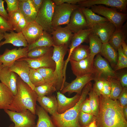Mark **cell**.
I'll use <instances>...</instances> for the list:
<instances>
[{
    "label": "cell",
    "mask_w": 127,
    "mask_h": 127,
    "mask_svg": "<svg viewBox=\"0 0 127 127\" xmlns=\"http://www.w3.org/2000/svg\"><path fill=\"white\" fill-rule=\"evenodd\" d=\"M99 107L95 117L97 127H127L122 107L117 100L99 96Z\"/></svg>",
    "instance_id": "cell-1"
},
{
    "label": "cell",
    "mask_w": 127,
    "mask_h": 127,
    "mask_svg": "<svg viewBox=\"0 0 127 127\" xmlns=\"http://www.w3.org/2000/svg\"><path fill=\"white\" fill-rule=\"evenodd\" d=\"M37 96L35 91L19 76L17 80V92L9 110L22 112L27 110L36 115Z\"/></svg>",
    "instance_id": "cell-2"
},
{
    "label": "cell",
    "mask_w": 127,
    "mask_h": 127,
    "mask_svg": "<svg viewBox=\"0 0 127 127\" xmlns=\"http://www.w3.org/2000/svg\"><path fill=\"white\" fill-rule=\"evenodd\" d=\"M92 87L90 82L83 88L79 99L73 107L63 113L57 112L52 115L51 119L56 127H82L78 121L79 114L82 104Z\"/></svg>",
    "instance_id": "cell-3"
},
{
    "label": "cell",
    "mask_w": 127,
    "mask_h": 127,
    "mask_svg": "<svg viewBox=\"0 0 127 127\" xmlns=\"http://www.w3.org/2000/svg\"><path fill=\"white\" fill-rule=\"evenodd\" d=\"M69 44H65L59 46L53 45L52 58L55 64L54 72L57 80L56 91H61L64 87L63 75L65 64L64 59L68 50Z\"/></svg>",
    "instance_id": "cell-4"
},
{
    "label": "cell",
    "mask_w": 127,
    "mask_h": 127,
    "mask_svg": "<svg viewBox=\"0 0 127 127\" xmlns=\"http://www.w3.org/2000/svg\"><path fill=\"white\" fill-rule=\"evenodd\" d=\"M55 5L52 0H44L35 21L44 31L50 34L54 30L52 21Z\"/></svg>",
    "instance_id": "cell-5"
},
{
    "label": "cell",
    "mask_w": 127,
    "mask_h": 127,
    "mask_svg": "<svg viewBox=\"0 0 127 127\" xmlns=\"http://www.w3.org/2000/svg\"><path fill=\"white\" fill-rule=\"evenodd\" d=\"M91 9L94 13L103 16L115 26L116 30L120 29L127 19V13L118 11L116 9L109 8L103 5H95Z\"/></svg>",
    "instance_id": "cell-6"
},
{
    "label": "cell",
    "mask_w": 127,
    "mask_h": 127,
    "mask_svg": "<svg viewBox=\"0 0 127 127\" xmlns=\"http://www.w3.org/2000/svg\"><path fill=\"white\" fill-rule=\"evenodd\" d=\"M93 65L95 70L94 80H107L109 78L119 79L118 74L108 63L100 54L96 55L94 60Z\"/></svg>",
    "instance_id": "cell-7"
},
{
    "label": "cell",
    "mask_w": 127,
    "mask_h": 127,
    "mask_svg": "<svg viewBox=\"0 0 127 127\" xmlns=\"http://www.w3.org/2000/svg\"><path fill=\"white\" fill-rule=\"evenodd\" d=\"M79 7L78 4L66 3L56 5L52 21V26L54 29L61 25L68 24L72 12Z\"/></svg>",
    "instance_id": "cell-8"
},
{
    "label": "cell",
    "mask_w": 127,
    "mask_h": 127,
    "mask_svg": "<svg viewBox=\"0 0 127 127\" xmlns=\"http://www.w3.org/2000/svg\"><path fill=\"white\" fill-rule=\"evenodd\" d=\"M4 110L13 123L14 127H36V116L29 110L22 112L6 109Z\"/></svg>",
    "instance_id": "cell-9"
},
{
    "label": "cell",
    "mask_w": 127,
    "mask_h": 127,
    "mask_svg": "<svg viewBox=\"0 0 127 127\" xmlns=\"http://www.w3.org/2000/svg\"><path fill=\"white\" fill-rule=\"evenodd\" d=\"M77 4L80 7L88 8L95 5H104L127 13V0H82Z\"/></svg>",
    "instance_id": "cell-10"
},
{
    "label": "cell",
    "mask_w": 127,
    "mask_h": 127,
    "mask_svg": "<svg viewBox=\"0 0 127 127\" xmlns=\"http://www.w3.org/2000/svg\"><path fill=\"white\" fill-rule=\"evenodd\" d=\"M94 58L90 56L79 61L70 60L71 69L74 74L76 77L92 74H94L95 70L93 65Z\"/></svg>",
    "instance_id": "cell-11"
},
{
    "label": "cell",
    "mask_w": 127,
    "mask_h": 127,
    "mask_svg": "<svg viewBox=\"0 0 127 127\" xmlns=\"http://www.w3.org/2000/svg\"><path fill=\"white\" fill-rule=\"evenodd\" d=\"M94 79L93 74H87L81 76L76 77L70 83L66 82L63 88L60 91L63 94L68 92L70 94L75 92L81 95L82 89L89 82Z\"/></svg>",
    "instance_id": "cell-12"
},
{
    "label": "cell",
    "mask_w": 127,
    "mask_h": 127,
    "mask_svg": "<svg viewBox=\"0 0 127 127\" xmlns=\"http://www.w3.org/2000/svg\"><path fill=\"white\" fill-rule=\"evenodd\" d=\"M28 52V47L11 50L6 48L2 54L0 55V61L2 64L3 67H8L18 60L27 58Z\"/></svg>",
    "instance_id": "cell-13"
},
{
    "label": "cell",
    "mask_w": 127,
    "mask_h": 127,
    "mask_svg": "<svg viewBox=\"0 0 127 127\" xmlns=\"http://www.w3.org/2000/svg\"><path fill=\"white\" fill-rule=\"evenodd\" d=\"M66 27L74 34L82 30L90 29L80 7L72 12L69 22Z\"/></svg>",
    "instance_id": "cell-14"
},
{
    "label": "cell",
    "mask_w": 127,
    "mask_h": 127,
    "mask_svg": "<svg viewBox=\"0 0 127 127\" xmlns=\"http://www.w3.org/2000/svg\"><path fill=\"white\" fill-rule=\"evenodd\" d=\"M92 33L91 29H87L81 30L78 32L74 34L69 45V48L68 57L65 61L63 69V74L66 75V70L67 64L69 61V58L73 50L76 47L84 42H89V36Z\"/></svg>",
    "instance_id": "cell-15"
},
{
    "label": "cell",
    "mask_w": 127,
    "mask_h": 127,
    "mask_svg": "<svg viewBox=\"0 0 127 127\" xmlns=\"http://www.w3.org/2000/svg\"><path fill=\"white\" fill-rule=\"evenodd\" d=\"M91 29L92 33L97 36L102 43L104 44L108 42L116 28L113 24L108 21L95 24Z\"/></svg>",
    "instance_id": "cell-16"
},
{
    "label": "cell",
    "mask_w": 127,
    "mask_h": 127,
    "mask_svg": "<svg viewBox=\"0 0 127 127\" xmlns=\"http://www.w3.org/2000/svg\"><path fill=\"white\" fill-rule=\"evenodd\" d=\"M8 67L11 71L17 74L24 82L34 90L35 87L31 83L29 77L31 68L26 61L21 59L15 62Z\"/></svg>",
    "instance_id": "cell-17"
},
{
    "label": "cell",
    "mask_w": 127,
    "mask_h": 127,
    "mask_svg": "<svg viewBox=\"0 0 127 127\" xmlns=\"http://www.w3.org/2000/svg\"><path fill=\"white\" fill-rule=\"evenodd\" d=\"M18 76L11 71L8 67H3L0 73V80L7 87L14 95L17 92V80Z\"/></svg>",
    "instance_id": "cell-18"
},
{
    "label": "cell",
    "mask_w": 127,
    "mask_h": 127,
    "mask_svg": "<svg viewBox=\"0 0 127 127\" xmlns=\"http://www.w3.org/2000/svg\"><path fill=\"white\" fill-rule=\"evenodd\" d=\"M52 54L53 51L37 58H26L21 59L26 61L31 68L36 69L41 67H46L55 69V64L52 58Z\"/></svg>",
    "instance_id": "cell-19"
},
{
    "label": "cell",
    "mask_w": 127,
    "mask_h": 127,
    "mask_svg": "<svg viewBox=\"0 0 127 127\" xmlns=\"http://www.w3.org/2000/svg\"><path fill=\"white\" fill-rule=\"evenodd\" d=\"M66 27L59 26L55 28L51 33L52 35L54 45L59 46L65 44H69L74 34Z\"/></svg>",
    "instance_id": "cell-20"
},
{
    "label": "cell",
    "mask_w": 127,
    "mask_h": 127,
    "mask_svg": "<svg viewBox=\"0 0 127 127\" xmlns=\"http://www.w3.org/2000/svg\"><path fill=\"white\" fill-rule=\"evenodd\" d=\"M57 94V112L60 114L63 113L73 107L78 101L81 96V95L77 93L72 97L68 98L59 91H58Z\"/></svg>",
    "instance_id": "cell-21"
},
{
    "label": "cell",
    "mask_w": 127,
    "mask_h": 127,
    "mask_svg": "<svg viewBox=\"0 0 127 127\" xmlns=\"http://www.w3.org/2000/svg\"><path fill=\"white\" fill-rule=\"evenodd\" d=\"M43 31L42 27L35 21L28 23L22 32L29 46L40 37Z\"/></svg>",
    "instance_id": "cell-22"
},
{
    "label": "cell",
    "mask_w": 127,
    "mask_h": 127,
    "mask_svg": "<svg viewBox=\"0 0 127 127\" xmlns=\"http://www.w3.org/2000/svg\"><path fill=\"white\" fill-rule=\"evenodd\" d=\"M4 34L5 40L0 42V47L7 44L16 47H28V44L22 32H16L11 31L9 33L6 32Z\"/></svg>",
    "instance_id": "cell-23"
},
{
    "label": "cell",
    "mask_w": 127,
    "mask_h": 127,
    "mask_svg": "<svg viewBox=\"0 0 127 127\" xmlns=\"http://www.w3.org/2000/svg\"><path fill=\"white\" fill-rule=\"evenodd\" d=\"M19 9L28 23L35 22L37 14L31 0H19Z\"/></svg>",
    "instance_id": "cell-24"
},
{
    "label": "cell",
    "mask_w": 127,
    "mask_h": 127,
    "mask_svg": "<svg viewBox=\"0 0 127 127\" xmlns=\"http://www.w3.org/2000/svg\"><path fill=\"white\" fill-rule=\"evenodd\" d=\"M127 36V22L119 29L116 30L109 39L108 43L116 51L125 41Z\"/></svg>",
    "instance_id": "cell-25"
},
{
    "label": "cell",
    "mask_w": 127,
    "mask_h": 127,
    "mask_svg": "<svg viewBox=\"0 0 127 127\" xmlns=\"http://www.w3.org/2000/svg\"><path fill=\"white\" fill-rule=\"evenodd\" d=\"M37 101L42 107L52 115L57 112V102L55 95L38 97Z\"/></svg>",
    "instance_id": "cell-26"
},
{
    "label": "cell",
    "mask_w": 127,
    "mask_h": 127,
    "mask_svg": "<svg viewBox=\"0 0 127 127\" xmlns=\"http://www.w3.org/2000/svg\"><path fill=\"white\" fill-rule=\"evenodd\" d=\"M14 96L8 88L0 82V109L9 110Z\"/></svg>",
    "instance_id": "cell-27"
},
{
    "label": "cell",
    "mask_w": 127,
    "mask_h": 127,
    "mask_svg": "<svg viewBox=\"0 0 127 127\" xmlns=\"http://www.w3.org/2000/svg\"><path fill=\"white\" fill-rule=\"evenodd\" d=\"M80 8L84 15L89 28L91 29L95 24L108 21L105 17L95 14L90 8L84 7H80Z\"/></svg>",
    "instance_id": "cell-28"
},
{
    "label": "cell",
    "mask_w": 127,
    "mask_h": 127,
    "mask_svg": "<svg viewBox=\"0 0 127 127\" xmlns=\"http://www.w3.org/2000/svg\"><path fill=\"white\" fill-rule=\"evenodd\" d=\"M36 114L38 117L36 127H56L48 113L41 106L37 105L36 107Z\"/></svg>",
    "instance_id": "cell-29"
},
{
    "label": "cell",
    "mask_w": 127,
    "mask_h": 127,
    "mask_svg": "<svg viewBox=\"0 0 127 127\" xmlns=\"http://www.w3.org/2000/svg\"><path fill=\"white\" fill-rule=\"evenodd\" d=\"M99 53L107 59L111 65L115 67L118 60V52L108 42L102 44Z\"/></svg>",
    "instance_id": "cell-30"
},
{
    "label": "cell",
    "mask_w": 127,
    "mask_h": 127,
    "mask_svg": "<svg viewBox=\"0 0 127 127\" xmlns=\"http://www.w3.org/2000/svg\"><path fill=\"white\" fill-rule=\"evenodd\" d=\"M53 42L51 34L44 31L40 37L35 42L29 45L28 52L38 47H51L53 45Z\"/></svg>",
    "instance_id": "cell-31"
},
{
    "label": "cell",
    "mask_w": 127,
    "mask_h": 127,
    "mask_svg": "<svg viewBox=\"0 0 127 127\" xmlns=\"http://www.w3.org/2000/svg\"><path fill=\"white\" fill-rule=\"evenodd\" d=\"M90 56V51L89 46L81 44L73 50L70 57L69 60L79 61Z\"/></svg>",
    "instance_id": "cell-32"
},
{
    "label": "cell",
    "mask_w": 127,
    "mask_h": 127,
    "mask_svg": "<svg viewBox=\"0 0 127 127\" xmlns=\"http://www.w3.org/2000/svg\"><path fill=\"white\" fill-rule=\"evenodd\" d=\"M89 39L90 56L94 58L96 55L100 52L102 43L99 38L92 33L89 35Z\"/></svg>",
    "instance_id": "cell-33"
},
{
    "label": "cell",
    "mask_w": 127,
    "mask_h": 127,
    "mask_svg": "<svg viewBox=\"0 0 127 127\" xmlns=\"http://www.w3.org/2000/svg\"><path fill=\"white\" fill-rule=\"evenodd\" d=\"M36 70L42 75L45 82L52 85L56 88L57 82L54 72L55 69L50 68L42 67Z\"/></svg>",
    "instance_id": "cell-34"
},
{
    "label": "cell",
    "mask_w": 127,
    "mask_h": 127,
    "mask_svg": "<svg viewBox=\"0 0 127 127\" xmlns=\"http://www.w3.org/2000/svg\"><path fill=\"white\" fill-rule=\"evenodd\" d=\"M88 98L92 114L95 117L98 114L99 107V97L92 88L88 92Z\"/></svg>",
    "instance_id": "cell-35"
},
{
    "label": "cell",
    "mask_w": 127,
    "mask_h": 127,
    "mask_svg": "<svg viewBox=\"0 0 127 127\" xmlns=\"http://www.w3.org/2000/svg\"><path fill=\"white\" fill-rule=\"evenodd\" d=\"M107 80L110 82L111 87V91L110 98L113 100H117L123 88L118 79L109 78Z\"/></svg>",
    "instance_id": "cell-36"
},
{
    "label": "cell",
    "mask_w": 127,
    "mask_h": 127,
    "mask_svg": "<svg viewBox=\"0 0 127 127\" xmlns=\"http://www.w3.org/2000/svg\"><path fill=\"white\" fill-rule=\"evenodd\" d=\"M34 91L38 97L50 95L56 91L55 87L52 85L45 82L39 86L35 87Z\"/></svg>",
    "instance_id": "cell-37"
},
{
    "label": "cell",
    "mask_w": 127,
    "mask_h": 127,
    "mask_svg": "<svg viewBox=\"0 0 127 127\" xmlns=\"http://www.w3.org/2000/svg\"><path fill=\"white\" fill-rule=\"evenodd\" d=\"M53 47H38L35 48L28 52L27 58L36 59L40 57L53 51Z\"/></svg>",
    "instance_id": "cell-38"
},
{
    "label": "cell",
    "mask_w": 127,
    "mask_h": 127,
    "mask_svg": "<svg viewBox=\"0 0 127 127\" xmlns=\"http://www.w3.org/2000/svg\"><path fill=\"white\" fill-rule=\"evenodd\" d=\"M29 77L31 83L35 87L45 83L42 76L36 69L30 68Z\"/></svg>",
    "instance_id": "cell-39"
},
{
    "label": "cell",
    "mask_w": 127,
    "mask_h": 127,
    "mask_svg": "<svg viewBox=\"0 0 127 127\" xmlns=\"http://www.w3.org/2000/svg\"><path fill=\"white\" fill-rule=\"evenodd\" d=\"M95 118V116L92 114L86 113L80 110L78 115V121L82 127H86Z\"/></svg>",
    "instance_id": "cell-40"
},
{
    "label": "cell",
    "mask_w": 127,
    "mask_h": 127,
    "mask_svg": "<svg viewBox=\"0 0 127 127\" xmlns=\"http://www.w3.org/2000/svg\"><path fill=\"white\" fill-rule=\"evenodd\" d=\"M117 51L118 59L115 67V71L127 67V57L123 53L121 46L118 48Z\"/></svg>",
    "instance_id": "cell-41"
},
{
    "label": "cell",
    "mask_w": 127,
    "mask_h": 127,
    "mask_svg": "<svg viewBox=\"0 0 127 127\" xmlns=\"http://www.w3.org/2000/svg\"><path fill=\"white\" fill-rule=\"evenodd\" d=\"M8 14V20L12 26L13 31H15L22 14L19 9Z\"/></svg>",
    "instance_id": "cell-42"
},
{
    "label": "cell",
    "mask_w": 127,
    "mask_h": 127,
    "mask_svg": "<svg viewBox=\"0 0 127 127\" xmlns=\"http://www.w3.org/2000/svg\"><path fill=\"white\" fill-rule=\"evenodd\" d=\"M11 31H13L11 25L8 20L0 15V33H4Z\"/></svg>",
    "instance_id": "cell-43"
},
{
    "label": "cell",
    "mask_w": 127,
    "mask_h": 127,
    "mask_svg": "<svg viewBox=\"0 0 127 127\" xmlns=\"http://www.w3.org/2000/svg\"><path fill=\"white\" fill-rule=\"evenodd\" d=\"M7 5V11L10 13L19 9V0H5Z\"/></svg>",
    "instance_id": "cell-44"
},
{
    "label": "cell",
    "mask_w": 127,
    "mask_h": 127,
    "mask_svg": "<svg viewBox=\"0 0 127 127\" xmlns=\"http://www.w3.org/2000/svg\"><path fill=\"white\" fill-rule=\"evenodd\" d=\"M117 100L122 107L127 106V87L123 88Z\"/></svg>",
    "instance_id": "cell-45"
},
{
    "label": "cell",
    "mask_w": 127,
    "mask_h": 127,
    "mask_svg": "<svg viewBox=\"0 0 127 127\" xmlns=\"http://www.w3.org/2000/svg\"><path fill=\"white\" fill-rule=\"evenodd\" d=\"M104 80H102L95 81L92 88L99 96L101 95L103 91L104 86Z\"/></svg>",
    "instance_id": "cell-46"
},
{
    "label": "cell",
    "mask_w": 127,
    "mask_h": 127,
    "mask_svg": "<svg viewBox=\"0 0 127 127\" xmlns=\"http://www.w3.org/2000/svg\"><path fill=\"white\" fill-rule=\"evenodd\" d=\"M111 91V87L110 82L107 80H104V86L101 95L103 97H110Z\"/></svg>",
    "instance_id": "cell-47"
},
{
    "label": "cell",
    "mask_w": 127,
    "mask_h": 127,
    "mask_svg": "<svg viewBox=\"0 0 127 127\" xmlns=\"http://www.w3.org/2000/svg\"><path fill=\"white\" fill-rule=\"evenodd\" d=\"M28 23L22 14L20 19L15 31L17 32H22L26 27Z\"/></svg>",
    "instance_id": "cell-48"
},
{
    "label": "cell",
    "mask_w": 127,
    "mask_h": 127,
    "mask_svg": "<svg viewBox=\"0 0 127 127\" xmlns=\"http://www.w3.org/2000/svg\"><path fill=\"white\" fill-rule=\"evenodd\" d=\"M80 110L86 113L92 114L88 98H86L83 102L81 106Z\"/></svg>",
    "instance_id": "cell-49"
},
{
    "label": "cell",
    "mask_w": 127,
    "mask_h": 127,
    "mask_svg": "<svg viewBox=\"0 0 127 127\" xmlns=\"http://www.w3.org/2000/svg\"><path fill=\"white\" fill-rule=\"evenodd\" d=\"M82 0H52L56 5H60L64 3L70 4H76Z\"/></svg>",
    "instance_id": "cell-50"
},
{
    "label": "cell",
    "mask_w": 127,
    "mask_h": 127,
    "mask_svg": "<svg viewBox=\"0 0 127 127\" xmlns=\"http://www.w3.org/2000/svg\"><path fill=\"white\" fill-rule=\"evenodd\" d=\"M4 0H0V15L8 20V14L4 8Z\"/></svg>",
    "instance_id": "cell-51"
},
{
    "label": "cell",
    "mask_w": 127,
    "mask_h": 127,
    "mask_svg": "<svg viewBox=\"0 0 127 127\" xmlns=\"http://www.w3.org/2000/svg\"><path fill=\"white\" fill-rule=\"evenodd\" d=\"M44 0H31L32 3L36 11L38 13L43 4Z\"/></svg>",
    "instance_id": "cell-52"
},
{
    "label": "cell",
    "mask_w": 127,
    "mask_h": 127,
    "mask_svg": "<svg viewBox=\"0 0 127 127\" xmlns=\"http://www.w3.org/2000/svg\"><path fill=\"white\" fill-rule=\"evenodd\" d=\"M119 80L123 88L127 87V73L123 74L120 76L119 77Z\"/></svg>",
    "instance_id": "cell-53"
},
{
    "label": "cell",
    "mask_w": 127,
    "mask_h": 127,
    "mask_svg": "<svg viewBox=\"0 0 127 127\" xmlns=\"http://www.w3.org/2000/svg\"><path fill=\"white\" fill-rule=\"evenodd\" d=\"M121 46L123 53L126 57H127V45L125 41L122 43Z\"/></svg>",
    "instance_id": "cell-54"
},
{
    "label": "cell",
    "mask_w": 127,
    "mask_h": 127,
    "mask_svg": "<svg viewBox=\"0 0 127 127\" xmlns=\"http://www.w3.org/2000/svg\"><path fill=\"white\" fill-rule=\"evenodd\" d=\"M122 111L123 115L126 120L127 119V106L122 107Z\"/></svg>",
    "instance_id": "cell-55"
},
{
    "label": "cell",
    "mask_w": 127,
    "mask_h": 127,
    "mask_svg": "<svg viewBox=\"0 0 127 127\" xmlns=\"http://www.w3.org/2000/svg\"><path fill=\"white\" fill-rule=\"evenodd\" d=\"M86 127H97L95 118L94 120Z\"/></svg>",
    "instance_id": "cell-56"
},
{
    "label": "cell",
    "mask_w": 127,
    "mask_h": 127,
    "mask_svg": "<svg viewBox=\"0 0 127 127\" xmlns=\"http://www.w3.org/2000/svg\"><path fill=\"white\" fill-rule=\"evenodd\" d=\"M4 38V34L0 33V41Z\"/></svg>",
    "instance_id": "cell-57"
},
{
    "label": "cell",
    "mask_w": 127,
    "mask_h": 127,
    "mask_svg": "<svg viewBox=\"0 0 127 127\" xmlns=\"http://www.w3.org/2000/svg\"><path fill=\"white\" fill-rule=\"evenodd\" d=\"M2 68L3 67L2 64L0 61V73Z\"/></svg>",
    "instance_id": "cell-58"
},
{
    "label": "cell",
    "mask_w": 127,
    "mask_h": 127,
    "mask_svg": "<svg viewBox=\"0 0 127 127\" xmlns=\"http://www.w3.org/2000/svg\"><path fill=\"white\" fill-rule=\"evenodd\" d=\"M8 127H14L13 123L11 124Z\"/></svg>",
    "instance_id": "cell-59"
}]
</instances>
